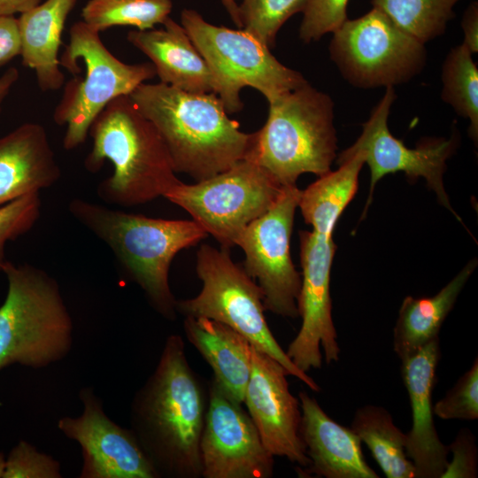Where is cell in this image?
Masks as SVG:
<instances>
[{
    "mask_svg": "<svg viewBox=\"0 0 478 478\" xmlns=\"http://www.w3.org/2000/svg\"><path fill=\"white\" fill-rule=\"evenodd\" d=\"M157 128L173 169L200 181L248 158L254 133L240 130L215 93L143 82L129 95Z\"/></svg>",
    "mask_w": 478,
    "mask_h": 478,
    "instance_id": "cell-2",
    "label": "cell"
},
{
    "mask_svg": "<svg viewBox=\"0 0 478 478\" xmlns=\"http://www.w3.org/2000/svg\"><path fill=\"white\" fill-rule=\"evenodd\" d=\"M339 168L319 176L301 191L298 207L312 230L333 235L338 219L354 197L365 156L358 151L337 162Z\"/></svg>",
    "mask_w": 478,
    "mask_h": 478,
    "instance_id": "cell-25",
    "label": "cell"
},
{
    "mask_svg": "<svg viewBox=\"0 0 478 478\" xmlns=\"http://www.w3.org/2000/svg\"><path fill=\"white\" fill-rule=\"evenodd\" d=\"M286 369L251 345V370L243 403L266 450L297 464V471L310 460L303 443L301 408L289 387Z\"/></svg>",
    "mask_w": 478,
    "mask_h": 478,
    "instance_id": "cell-16",
    "label": "cell"
},
{
    "mask_svg": "<svg viewBox=\"0 0 478 478\" xmlns=\"http://www.w3.org/2000/svg\"><path fill=\"white\" fill-rule=\"evenodd\" d=\"M282 187L258 164L245 158L195 184L180 181L164 197L229 249L248 225L273 205Z\"/></svg>",
    "mask_w": 478,
    "mask_h": 478,
    "instance_id": "cell-10",
    "label": "cell"
},
{
    "mask_svg": "<svg viewBox=\"0 0 478 478\" xmlns=\"http://www.w3.org/2000/svg\"><path fill=\"white\" fill-rule=\"evenodd\" d=\"M3 273L8 289L0 306V371L61 360L71 349L73 323L58 282L39 267L9 260Z\"/></svg>",
    "mask_w": 478,
    "mask_h": 478,
    "instance_id": "cell-6",
    "label": "cell"
},
{
    "mask_svg": "<svg viewBox=\"0 0 478 478\" xmlns=\"http://www.w3.org/2000/svg\"><path fill=\"white\" fill-rule=\"evenodd\" d=\"M460 0H372L405 32L426 43L445 32Z\"/></svg>",
    "mask_w": 478,
    "mask_h": 478,
    "instance_id": "cell-29",
    "label": "cell"
},
{
    "mask_svg": "<svg viewBox=\"0 0 478 478\" xmlns=\"http://www.w3.org/2000/svg\"><path fill=\"white\" fill-rule=\"evenodd\" d=\"M162 25L132 30L127 40L150 59L159 82L191 93H213L212 73L185 28L170 17Z\"/></svg>",
    "mask_w": 478,
    "mask_h": 478,
    "instance_id": "cell-21",
    "label": "cell"
},
{
    "mask_svg": "<svg viewBox=\"0 0 478 478\" xmlns=\"http://www.w3.org/2000/svg\"><path fill=\"white\" fill-rule=\"evenodd\" d=\"M300 433L309 466L302 476L325 478H378L366 463L361 441L354 431L329 417L315 398L300 391Z\"/></svg>",
    "mask_w": 478,
    "mask_h": 478,
    "instance_id": "cell-19",
    "label": "cell"
},
{
    "mask_svg": "<svg viewBox=\"0 0 478 478\" xmlns=\"http://www.w3.org/2000/svg\"><path fill=\"white\" fill-rule=\"evenodd\" d=\"M224 6L225 10L229 14L232 21L239 27L242 28V22L239 13V6L235 0H220Z\"/></svg>",
    "mask_w": 478,
    "mask_h": 478,
    "instance_id": "cell-40",
    "label": "cell"
},
{
    "mask_svg": "<svg viewBox=\"0 0 478 478\" xmlns=\"http://www.w3.org/2000/svg\"><path fill=\"white\" fill-rule=\"evenodd\" d=\"M464 32L463 44L474 54L478 52V4L472 3L466 10L461 21Z\"/></svg>",
    "mask_w": 478,
    "mask_h": 478,
    "instance_id": "cell-37",
    "label": "cell"
},
{
    "mask_svg": "<svg viewBox=\"0 0 478 478\" xmlns=\"http://www.w3.org/2000/svg\"><path fill=\"white\" fill-rule=\"evenodd\" d=\"M442 420H474L478 419V359L465 372L451 389L433 405Z\"/></svg>",
    "mask_w": 478,
    "mask_h": 478,
    "instance_id": "cell-32",
    "label": "cell"
},
{
    "mask_svg": "<svg viewBox=\"0 0 478 478\" xmlns=\"http://www.w3.org/2000/svg\"><path fill=\"white\" fill-rule=\"evenodd\" d=\"M448 446L452 459L448 460L441 478H475L478 474V452L475 437L468 428L459 431Z\"/></svg>",
    "mask_w": 478,
    "mask_h": 478,
    "instance_id": "cell-35",
    "label": "cell"
},
{
    "mask_svg": "<svg viewBox=\"0 0 478 478\" xmlns=\"http://www.w3.org/2000/svg\"><path fill=\"white\" fill-rule=\"evenodd\" d=\"M349 0H309L303 12L299 38L305 43L339 28L347 19Z\"/></svg>",
    "mask_w": 478,
    "mask_h": 478,
    "instance_id": "cell-33",
    "label": "cell"
},
{
    "mask_svg": "<svg viewBox=\"0 0 478 478\" xmlns=\"http://www.w3.org/2000/svg\"><path fill=\"white\" fill-rule=\"evenodd\" d=\"M59 64L73 75L53 112L54 122L66 127V150L85 143L92 122L110 102L156 76L151 62L127 64L117 58L100 33L82 20L71 26Z\"/></svg>",
    "mask_w": 478,
    "mask_h": 478,
    "instance_id": "cell-7",
    "label": "cell"
},
{
    "mask_svg": "<svg viewBox=\"0 0 478 478\" xmlns=\"http://www.w3.org/2000/svg\"><path fill=\"white\" fill-rule=\"evenodd\" d=\"M301 191L297 185L283 186L273 205L248 225L236 244L244 252L243 268L262 290L265 310L290 319L299 317L301 274L291 259L290 237Z\"/></svg>",
    "mask_w": 478,
    "mask_h": 478,
    "instance_id": "cell-12",
    "label": "cell"
},
{
    "mask_svg": "<svg viewBox=\"0 0 478 478\" xmlns=\"http://www.w3.org/2000/svg\"><path fill=\"white\" fill-rule=\"evenodd\" d=\"M60 465L52 457L39 452L26 441H19L5 459L3 478H59Z\"/></svg>",
    "mask_w": 478,
    "mask_h": 478,
    "instance_id": "cell-34",
    "label": "cell"
},
{
    "mask_svg": "<svg viewBox=\"0 0 478 478\" xmlns=\"http://www.w3.org/2000/svg\"><path fill=\"white\" fill-rule=\"evenodd\" d=\"M196 271L202 289L193 298L176 301V310L186 316L221 322L242 335L256 349L278 361L310 389L319 384L298 369L273 335L266 320L263 293L258 283L235 264L227 248L203 244L197 252Z\"/></svg>",
    "mask_w": 478,
    "mask_h": 478,
    "instance_id": "cell-8",
    "label": "cell"
},
{
    "mask_svg": "<svg viewBox=\"0 0 478 478\" xmlns=\"http://www.w3.org/2000/svg\"><path fill=\"white\" fill-rule=\"evenodd\" d=\"M5 468V459L2 452H0V478H3V474Z\"/></svg>",
    "mask_w": 478,
    "mask_h": 478,
    "instance_id": "cell-41",
    "label": "cell"
},
{
    "mask_svg": "<svg viewBox=\"0 0 478 478\" xmlns=\"http://www.w3.org/2000/svg\"><path fill=\"white\" fill-rule=\"evenodd\" d=\"M83 412L64 417L59 430L76 441L82 452L81 478H158V475L132 430L120 427L103 410L92 389L80 390Z\"/></svg>",
    "mask_w": 478,
    "mask_h": 478,
    "instance_id": "cell-17",
    "label": "cell"
},
{
    "mask_svg": "<svg viewBox=\"0 0 478 478\" xmlns=\"http://www.w3.org/2000/svg\"><path fill=\"white\" fill-rule=\"evenodd\" d=\"M329 52L343 77L359 89L407 82L427 61L425 43L375 7L333 32Z\"/></svg>",
    "mask_w": 478,
    "mask_h": 478,
    "instance_id": "cell-11",
    "label": "cell"
},
{
    "mask_svg": "<svg viewBox=\"0 0 478 478\" xmlns=\"http://www.w3.org/2000/svg\"><path fill=\"white\" fill-rule=\"evenodd\" d=\"M235 1H237V0H235Z\"/></svg>",
    "mask_w": 478,
    "mask_h": 478,
    "instance_id": "cell-42",
    "label": "cell"
},
{
    "mask_svg": "<svg viewBox=\"0 0 478 478\" xmlns=\"http://www.w3.org/2000/svg\"><path fill=\"white\" fill-rule=\"evenodd\" d=\"M351 428L370 450L388 478H414L415 469L405 451L406 434L384 407L366 405L356 410Z\"/></svg>",
    "mask_w": 478,
    "mask_h": 478,
    "instance_id": "cell-26",
    "label": "cell"
},
{
    "mask_svg": "<svg viewBox=\"0 0 478 478\" xmlns=\"http://www.w3.org/2000/svg\"><path fill=\"white\" fill-rule=\"evenodd\" d=\"M477 260H470L438 293L432 297H405L393 330V349L400 360L416 353L439 337V331L465 284L474 271Z\"/></svg>",
    "mask_w": 478,
    "mask_h": 478,
    "instance_id": "cell-24",
    "label": "cell"
},
{
    "mask_svg": "<svg viewBox=\"0 0 478 478\" xmlns=\"http://www.w3.org/2000/svg\"><path fill=\"white\" fill-rule=\"evenodd\" d=\"M395 99L394 87L386 88L382 98L362 125L359 137L337 159L339 162L360 151L365 156V164L370 168L369 194L362 218L371 204L379 180L389 173L403 172L411 181L424 178L428 186L436 192L440 204L461 220L451 206L443 181L446 161L457 147L456 135H452L449 139L427 140L414 149L407 147L402 140L393 136L388 127V119Z\"/></svg>",
    "mask_w": 478,
    "mask_h": 478,
    "instance_id": "cell-13",
    "label": "cell"
},
{
    "mask_svg": "<svg viewBox=\"0 0 478 478\" xmlns=\"http://www.w3.org/2000/svg\"><path fill=\"white\" fill-rule=\"evenodd\" d=\"M208 396L179 335L167 337L158 366L132 403V431L158 477H202L200 441Z\"/></svg>",
    "mask_w": 478,
    "mask_h": 478,
    "instance_id": "cell-1",
    "label": "cell"
},
{
    "mask_svg": "<svg viewBox=\"0 0 478 478\" xmlns=\"http://www.w3.org/2000/svg\"><path fill=\"white\" fill-rule=\"evenodd\" d=\"M76 2L46 0L17 18L22 64L35 71L43 92L58 90L66 82L59 49L66 21Z\"/></svg>",
    "mask_w": 478,
    "mask_h": 478,
    "instance_id": "cell-22",
    "label": "cell"
},
{
    "mask_svg": "<svg viewBox=\"0 0 478 478\" xmlns=\"http://www.w3.org/2000/svg\"><path fill=\"white\" fill-rule=\"evenodd\" d=\"M439 340L433 339L401 360L403 382L412 411L405 451L418 478H441L449 460L448 446L440 440L433 418L432 394L441 356Z\"/></svg>",
    "mask_w": 478,
    "mask_h": 478,
    "instance_id": "cell-18",
    "label": "cell"
},
{
    "mask_svg": "<svg viewBox=\"0 0 478 478\" xmlns=\"http://www.w3.org/2000/svg\"><path fill=\"white\" fill-rule=\"evenodd\" d=\"M41 211L40 192L27 194L0 206V273L8 261L7 242L30 231L40 219Z\"/></svg>",
    "mask_w": 478,
    "mask_h": 478,
    "instance_id": "cell-31",
    "label": "cell"
},
{
    "mask_svg": "<svg viewBox=\"0 0 478 478\" xmlns=\"http://www.w3.org/2000/svg\"><path fill=\"white\" fill-rule=\"evenodd\" d=\"M41 3L42 0H0V16L22 14Z\"/></svg>",
    "mask_w": 478,
    "mask_h": 478,
    "instance_id": "cell-38",
    "label": "cell"
},
{
    "mask_svg": "<svg viewBox=\"0 0 478 478\" xmlns=\"http://www.w3.org/2000/svg\"><path fill=\"white\" fill-rule=\"evenodd\" d=\"M189 342L212 367L216 383L243 404L251 370V344L230 327L204 317L186 316Z\"/></svg>",
    "mask_w": 478,
    "mask_h": 478,
    "instance_id": "cell-23",
    "label": "cell"
},
{
    "mask_svg": "<svg viewBox=\"0 0 478 478\" xmlns=\"http://www.w3.org/2000/svg\"><path fill=\"white\" fill-rule=\"evenodd\" d=\"M19 78V72L16 67H9L0 75V112L2 106L13 86Z\"/></svg>",
    "mask_w": 478,
    "mask_h": 478,
    "instance_id": "cell-39",
    "label": "cell"
},
{
    "mask_svg": "<svg viewBox=\"0 0 478 478\" xmlns=\"http://www.w3.org/2000/svg\"><path fill=\"white\" fill-rule=\"evenodd\" d=\"M268 104L247 158L281 186L296 185L305 173L321 176L331 171L337 150L332 98L307 81Z\"/></svg>",
    "mask_w": 478,
    "mask_h": 478,
    "instance_id": "cell-5",
    "label": "cell"
},
{
    "mask_svg": "<svg viewBox=\"0 0 478 478\" xmlns=\"http://www.w3.org/2000/svg\"><path fill=\"white\" fill-rule=\"evenodd\" d=\"M73 218L103 241L119 264L144 291L153 308L176 318V299L169 286L175 255L208 234L193 220H165L113 210L82 198L68 204Z\"/></svg>",
    "mask_w": 478,
    "mask_h": 478,
    "instance_id": "cell-4",
    "label": "cell"
},
{
    "mask_svg": "<svg viewBox=\"0 0 478 478\" xmlns=\"http://www.w3.org/2000/svg\"><path fill=\"white\" fill-rule=\"evenodd\" d=\"M301 288L297 298L300 329L286 353L294 365L307 373L320 369L322 353L328 364L337 362L340 347L332 318L330 273L336 245L333 235L300 231Z\"/></svg>",
    "mask_w": 478,
    "mask_h": 478,
    "instance_id": "cell-14",
    "label": "cell"
},
{
    "mask_svg": "<svg viewBox=\"0 0 478 478\" xmlns=\"http://www.w3.org/2000/svg\"><path fill=\"white\" fill-rule=\"evenodd\" d=\"M61 174L42 125L26 122L0 138V206L53 186Z\"/></svg>",
    "mask_w": 478,
    "mask_h": 478,
    "instance_id": "cell-20",
    "label": "cell"
},
{
    "mask_svg": "<svg viewBox=\"0 0 478 478\" xmlns=\"http://www.w3.org/2000/svg\"><path fill=\"white\" fill-rule=\"evenodd\" d=\"M308 1L242 0L238 4L242 28L271 49L282 25L294 14L303 12Z\"/></svg>",
    "mask_w": 478,
    "mask_h": 478,
    "instance_id": "cell-30",
    "label": "cell"
},
{
    "mask_svg": "<svg viewBox=\"0 0 478 478\" xmlns=\"http://www.w3.org/2000/svg\"><path fill=\"white\" fill-rule=\"evenodd\" d=\"M202 477L269 478L274 456L249 413L212 379L200 441Z\"/></svg>",
    "mask_w": 478,
    "mask_h": 478,
    "instance_id": "cell-15",
    "label": "cell"
},
{
    "mask_svg": "<svg viewBox=\"0 0 478 478\" xmlns=\"http://www.w3.org/2000/svg\"><path fill=\"white\" fill-rule=\"evenodd\" d=\"M20 49L18 19L0 16V67L19 56Z\"/></svg>",
    "mask_w": 478,
    "mask_h": 478,
    "instance_id": "cell-36",
    "label": "cell"
},
{
    "mask_svg": "<svg viewBox=\"0 0 478 478\" xmlns=\"http://www.w3.org/2000/svg\"><path fill=\"white\" fill-rule=\"evenodd\" d=\"M172 7L171 0H89L81 17L84 23L99 33L119 26L145 30L163 24Z\"/></svg>",
    "mask_w": 478,
    "mask_h": 478,
    "instance_id": "cell-27",
    "label": "cell"
},
{
    "mask_svg": "<svg viewBox=\"0 0 478 478\" xmlns=\"http://www.w3.org/2000/svg\"><path fill=\"white\" fill-rule=\"evenodd\" d=\"M442 98L470 122L469 135L478 138V68L472 53L461 43L447 54L442 69Z\"/></svg>",
    "mask_w": 478,
    "mask_h": 478,
    "instance_id": "cell-28",
    "label": "cell"
},
{
    "mask_svg": "<svg viewBox=\"0 0 478 478\" xmlns=\"http://www.w3.org/2000/svg\"><path fill=\"white\" fill-rule=\"evenodd\" d=\"M89 135L92 148L85 168L96 173L106 160L113 166L112 174L96 188L104 202L122 207L146 204L181 181L161 135L129 95L110 102L92 122Z\"/></svg>",
    "mask_w": 478,
    "mask_h": 478,
    "instance_id": "cell-3",
    "label": "cell"
},
{
    "mask_svg": "<svg viewBox=\"0 0 478 478\" xmlns=\"http://www.w3.org/2000/svg\"><path fill=\"white\" fill-rule=\"evenodd\" d=\"M181 25L207 63L213 93L227 113L242 110L244 87L257 89L271 104L307 82L302 73L282 65L266 45L243 28L213 25L192 9L181 11Z\"/></svg>",
    "mask_w": 478,
    "mask_h": 478,
    "instance_id": "cell-9",
    "label": "cell"
}]
</instances>
